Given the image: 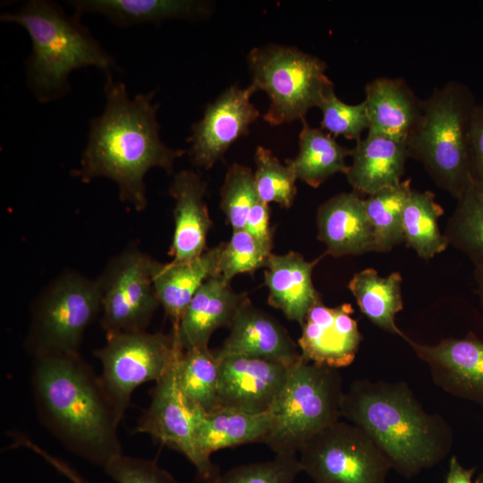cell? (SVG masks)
I'll use <instances>...</instances> for the list:
<instances>
[{"instance_id":"43","label":"cell","mask_w":483,"mask_h":483,"mask_svg":"<svg viewBox=\"0 0 483 483\" xmlns=\"http://www.w3.org/2000/svg\"><path fill=\"white\" fill-rule=\"evenodd\" d=\"M474 278L477 285V292L483 304V267L474 268Z\"/></svg>"},{"instance_id":"38","label":"cell","mask_w":483,"mask_h":483,"mask_svg":"<svg viewBox=\"0 0 483 483\" xmlns=\"http://www.w3.org/2000/svg\"><path fill=\"white\" fill-rule=\"evenodd\" d=\"M104 470L115 483H179L154 460L123 453L110 461Z\"/></svg>"},{"instance_id":"10","label":"cell","mask_w":483,"mask_h":483,"mask_svg":"<svg viewBox=\"0 0 483 483\" xmlns=\"http://www.w3.org/2000/svg\"><path fill=\"white\" fill-rule=\"evenodd\" d=\"M300 463L315 483H386L391 464L360 427L337 420L301 448Z\"/></svg>"},{"instance_id":"28","label":"cell","mask_w":483,"mask_h":483,"mask_svg":"<svg viewBox=\"0 0 483 483\" xmlns=\"http://www.w3.org/2000/svg\"><path fill=\"white\" fill-rule=\"evenodd\" d=\"M402 278L394 272L383 277L374 268L356 273L348 284L358 306L374 325L404 340L408 338L395 324V315L403 308Z\"/></svg>"},{"instance_id":"12","label":"cell","mask_w":483,"mask_h":483,"mask_svg":"<svg viewBox=\"0 0 483 483\" xmlns=\"http://www.w3.org/2000/svg\"><path fill=\"white\" fill-rule=\"evenodd\" d=\"M177 361V360H176ZM176 361L151 390L148 407L140 415L135 433H145L183 454L201 483H216L219 468L199 451L195 438L197 411L182 396L177 383Z\"/></svg>"},{"instance_id":"17","label":"cell","mask_w":483,"mask_h":483,"mask_svg":"<svg viewBox=\"0 0 483 483\" xmlns=\"http://www.w3.org/2000/svg\"><path fill=\"white\" fill-rule=\"evenodd\" d=\"M248 300L246 293L233 291L218 275L206 280L173 328L182 351L208 347L213 333L221 327L229 328Z\"/></svg>"},{"instance_id":"33","label":"cell","mask_w":483,"mask_h":483,"mask_svg":"<svg viewBox=\"0 0 483 483\" xmlns=\"http://www.w3.org/2000/svg\"><path fill=\"white\" fill-rule=\"evenodd\" d=\"M255 184L260 200L276 202L283 208L292 207L296 193L297 177L293 170L284 165L273 152L258 146L254 154Z\"/></svg>"},{"instance_id":"2","label":"cell","mask_w":483,"mask_h":483,"mask_svg":"<svg viewBox=\"0 0 483 483\" xmlns=\"http://www.w3.org/2000/svg\"><path fill=\"white\" fill-rule=\"evenodd\" d=\"M30 382L41 424L69 451L103 468L123 453L122 418L80 353L33 357Z\"/></svg>"},{"instance_id":"37","label":"cell","mask_w":483,"mask_h":483,"mask_svg":"<svg viewBox=\"0 0 483 483\" xmlns=\"http://www.w3.org/2000/svg\"><path fill=\"white\" fill-rule=\"evenodd\" d=\"M318 108L322 112L321 128L334 136L356 141L361 139L369 122L365 101L350 105L340 100L335 89L329 91Z\"/></svg>"},{"instance_id":"35","label":"cell","mask_w":483,"mask_h":483,"mask_svg":"<svg viewBox=\"0 0 483 483\" xmlns=\"http://www.w3.org/2000/svg\"><path fill=\"white\" fill-rule=\"evenodd\" d=\"M271 250L264 247L246 230L233 231L224 243L218 261L217 275L226 282L242 273H253L266 267Z\"/></svg>"},{"instance_id":"4","label":"cell","mask_w":483,"mask_h":483,"mask_svg":"<svg viewBox=\"0 0 483 483\" xmlns=\"http://www.w3.org/2000/svg\"><path fill=\"white\" fill-rule=\"evenodd\" d=\"M68 15L56 3L30 0L18 11L3 13L2 21L23 27L31 40V53L26 60V80L40 103L64 97L70 89V74L93 66L106 76L118 70L107 53L80 21Z\"/></svg>"},{"instance_id":"29","label":"cell","mask_w":483,"mask_h":483,"mask_svg":"<svg viewBox=\"0 0 483 483\" xmlns=\"http://www.w3.org/2000/svg\"><path fill=\"white\" fill-rule=\"evenodd\" d=\"M179 389L191 408L218 409L219 357L208 347L182 351L176 361Z\"/></svg>"},{"instance_id":"7","label":"cell","mask_w":483,"mask_h":483,"mask_svg":"<svg viewBox=\"0 0 483 483\" xmlns=\"http://www.w3.org/2000/svg\"><path fill=\"white\" fill-rule=\"evenodd\" d=\"M247 63L250 85L266 92L269 106L263 119L276 126L304 120L335 89L326 73V63L296 47L269 44L253 47Z\"/></svg>"},{"instance_id":"27","label":"cell","mask_w":483,"mask_h":483,"mask_svg":"<svg viewBox=\"0 0 483 483\" xmlns=\"http://www.w3.org/2000/svg\"><path fill=\"white\" fill-rule=\"evenodd\" d=\"M299 134V153L285 164L294 172L297 179L318 188L332 175L346 174L349 165L345 160L352 148L340 145L335 138L322 129L312 128L306 119L301 121Z\"/></svg>"},{"instance_id":"9","label":"cell","mask_w":483,"mask_h":483,"mask_svg":"<svg viewBox=\"0 0 483 483\" xmlns=\"http://www.w3.org/2000/svg\"><path fill=\"white\" fill-rule=\"evenodd\" d=\"M182 352L173 333L142 330L106 336V343L94 355L100 361L101 382L122 419L134 390L144 383L160 380Z\"/></svg>"},{"instance_id":"25","label":"cell","mask_w":483,"mask_h":483,"mask_svg":"<svg viewBox=\"0 0 483 483\" xmlns=\"http://www.w3.org/2000/svg\"><path fill=\"white\" fill-rule=\"evenodd\" d=\"M78 15L101 14L119 27L159 24L171 19L199 20L208 16L211 5L196 0H72Z\"/></svg>"},{"instance_id":"40","label":"cell","mask_w":483,"mask_h":483,"mask_svg":"<svg viewBox=\"0 0 483 483\" xmlns=\"http://www.w3.org/2000/svg\"><path fill=\"white\" fill-rule=\"evenodd\" d=\"M270 208L267 203L258 199L251 208L244 230L258 240L264 247L272 249V232L269 224Z\"/></svg>"},{"instance_id":"34","label":"cell","mask_w":483,"mask_h":483,"mask_svg":"<svg viewBox=\"0 0 483 483\" xmlns=\"http://www.w3.org/2000/svg\"><path fill=\"white\" fill-rule=\"evenodd\" d=\"M220 197V208L233 231L243 230L251 208L259 199L252 170L233 164L226 172Z\"/></svg>"},{"instance_id":"14","label":"cell","mask_w":483,"mask_h":483,"mask_svg":"<svg viewBox=\"0 0 483 483\" xmlns=\"http://www.w3.org/2000/svg\"><path fill=\"white\" fill-rule=\"evenodd\" d=\"M219 357L218 409L269 412L287 378L290 366L242 355Z\"/></svg>"},{"instance_id":"1","label":"cell","mask_w":483,"mask_h":483,"mask_svg":"<svg viewBox=\"0 0 483 483\" xmlns=\"http://www.w3.org/2000/svg\"><path fill=\"white\" fill-rule=\"evenodd\" d=\"M103 112L90 121L88 140L73 176L83 182L107 178L119 199L140 212L148 206L145 175L158 167L171 174L185 150L166 146L159 136V103L154 91L131 98L126 85L106 76Z\"/></svg>"},{"instance_id":"41","label":"cell","mask_w":483,"mask_h":483,"mask_svg":"<svg viewBox=\"0 0 483 483\" xmlns=\"http://www.w3.org/2000/svg\"><path fill=\"white\" fill-rule=\"evenodd\" d=\"M13 447H25L37 455L44 459L47 463L54 467L59 473L64 476L72 483H88L67 462L49 453L41 446L33 442L27 436L16 433L13 435Z\"/></svg>"},{"instance_id":"42","label":"cell","mask_w":483,"mask_h":483,"mask_svg":"<svg viewBox=\"0 0 483 483\" xmlns=\"http://www.w3.org/2000/svg\"><path fill=\"white\" fill-rule=\"evenodd\" d=\"M475 468L466 469L453 455L449 461L448 471L444 483H472Z\"/></svg>"},{"instance_id":"20","label":"cell","mask_w":483,"mask_h":483,"mask_svg":"<svg viewBox=\"0 0 483 483\" xmlns=\"http://www.w3.org/2000/svg\"><path fill=\"white\" fill-rule=\"evenodd\" d=\"M318 238L334 257L375 251L372 225L364 199L356 191L339 193L323 204L317 214Z\"/></svg>"},{"instance_id":"24","label":"cell","mask_w":483,"mask_h":483,"mask_svg":"<svg viewBox=\"0 0 483 483\" xmlns=\"http://www.w3.org/2000/svg\"><path fill=\"white\" fill-rule=\"evenodd\" d=\"M224 243L208 249L200 256L183 262L154 261L152 282L159 301L176 326L199 288L217 275Z\"/></svg>"},{"instance_id":"19","label":"cell","mask_w":483,"mask_h":483,"mask_svg":"<svg viewBox=\"0 0 483 483\" xmlns=\"http://www.w3.org/2000/svg\"><path fill=\"white\" fill-rule=\"evenodd\" d=\"M230 334L218 349L221 353L242 355L291 366L301 358L297 344L285 328L248 300L238 310Z\"/></svg>"},{"instance_id":"21","label":"cell","mask_w":483,"mask_h":483,"mask_svg":"<svg viewBox=\"0 0 483 483\" xmlns=\"http://www.w3.org/2000/svg\"><path fill=\"white\" fill-rule=\"evenodd\" d=\"M368 133L407 143L423 110L424 99L402 78L377 77L365 86Z\"/></svg>"},{"instance_id":"31","label":"cell","mask_w":483,"mask_h":483,"mask_svg":"<svg viewBox=\"0 0 483 483\" xmlns=\"http://www.w3.org/2000/svg\"><path fill=\"white\" fill-rule=\"evenodd\" d=\"M411 191V180L405 179L364 199L366 213L373 228L375 251L387 252L404 242L402 212Z\"/></svg>"},{"instance_id":"8","label":"cell","mask_w":483,"mask_h":483,"mask_svg":"<svg viewBox=\"0 0 483 483\" xmlns=\"http://www.w3.org/2000/svg\"><path fill=\"white\" fill-rule=\"evenodd\" d=\"M101 314L97 278L66 270L32 303L25 349L33 357L79 353L87 327Z\"/></svg>"},{"instance_id":"26","label":"cell","mask_w":483,"mask_h":483,"mask_svg":"<svg viewBox=\"0 0 483 483\" xmlns=\"http://www.w3.org/2000/svg\"><path fill=\"white\" fill-rule=\"evenodd\" d=\"M272 428L270 411L260 414L219 408L210 412L197 411L195 438L201 453L250 443H266Z\"/></svg>"},{"instance_id":"6","label":"cell","mask_w":483,"mask_h":483,"mask_svg":"<svg viewBox=\"0 0 483 483\" xmlns=\"http://www.w3.org/2000/svg\"><path fill=\"white\" fill-rule=\"evenodd\" d=\"M343 396L337 369L301 357L290 366L270 411L272 428L265 444L275 453H298L314 435L340 419Z\"/></svg>"},{"instance_id":"15","label":"cell","mask_w":483,"mask_h":483,"mask_svg":"<svg viewBox=\"0 0 483 483\" xmlns=\"http://www.w3.org/2000/svg\"><path fill=\"white\" fill-rule=\"evenodd\" d=\"M352 313L349 303L330 308L320 301L313 306L305 318L298 340L301 357L337 369L351 365L362 339Z\"/></svg>"},{"instance_id":"3","label":"cell","mask_w":483,"mask_h":483,"mask_svg":"<svg viewBox=\"0 0 483 483\" xmlns=\"http://www.w3.org/2000/svg\"><path fill=\"white\" fill-rule=\"evenodd\" d=\"M341 413L373 439L392 469L408 479L438 464L453 445L448 422L427 412L402 381L354 380L344 392Z\"/></svg>"},{"instance_id":"36","label":"cell","mask_w":483,"mask_h":483,"mask_svg":"<svg viewBox=\"0 0 483 483\" xmlns=\"http://www.w3.org/2000/svg\"><path fill=\"white\" fill-rule=\"evenodd\" d=\"M301 471L297 453H275L269 461L233 467L216 483H292Z\"/></svg>"},{"instance_id":"39","label":"cell","mask_w":483,"mask_h":483,"mask_svg":"<svg viewBox=\"0 0 483 483\" xmlns=\"http://www.w3.org/2000/svg\"><path fill=\"white\" fill-rule=\"evenodd\" d=\"M469 141L470 182L483 193V101L474 110Z\"/></svg>"},{"instance_id":"44","label":"cell","mask_w":483,"mask_h":483,"mask_svg":"<svg viewBox=\"0 0 483 483\" xmlns=\"http://www.w3.org/2000/svg\"><path fill=\"white\" fill-rule=\"evenodd\" d=\"M475 483H483V470L479 473V475L477 477Z\"/></svg>"},{"instance_id":"18","label":"cell","mask_w":483,"mask_h":483,"mask_svg":"<svg viewBox=\"0 0 483 483\" xmlns=\"http://www.w3.org/2000/svg\"><path fill=\"white\" fill-rule=\"evenodd\" d=\"M207 183L192 170L176 173L169 186L174 201V229L169 255L174 262L193 259L207 248V238L213 225L205 201Z\"/></svg>"},{"instance_id":"30","label":"cell","mask_w":483,"mask_h":483,"mask_svg":"<svg viewBox=\"0 0 483 483\" xmlns=\"http://www.w3.org/2000/svg\"><path fill=\"white\" fill-rule=\"evenodd\" d=\"M443 214L433 192L411 189L402 212V231L406 246L419 258H431L449 245L439 230L438 218Z\"/></svg>"},{"instance_id":"13","label":"cell","mask_w":483,"mask_h":483,"mask_svg":"<svg viewBox=\"0 0 483 483\" xmlns=\"http://www.w3.org/2000/svg\"><path fill=\"white\" fill-rule=\"evenodd\" d=\"M256 89L233 85L208 103L200 120L191 127L188 155L191 163L208 170L223 158L228 148L249 134L250 125L259 117L251 101Z\"/></svg>"},{"instance_id":"11","label":"cell","mask_w":483,"mask_h":483,"mask_svg":"<svg viewBox=\"0 0 483 483\" xmlns=\"http://www.w3.org/2000/svg\"><path fill=\"white\" fill-rule=\"evenodd\" d=\"M155 259L131 244L112 257L97 277L101 292L99 322L106 335L146 330L157 307Z\"/></svg>"},{"instance_id":"23","label":"cell","mask_w":483,"mask_h":483,"mask_svg":"<svg viewBox=\"0 0 483 483\" xmlns=\"http://www.w3.org/2000/svg\"><path fill=\"white\" fill-rule=\"evenodd\" d=\"M351 157L347 181L354 191L367 195L399 184L410 157L406 142L370 133L356 141Z\"/></svg>"},{"instance_id":"5","label":"cell","mask_w":483,"mask_h":483,"mask_svg":"<svg viewBox=\"0 0 483 483\" xmlns=\"http://www.w3.org/2000/svg\"><path fill=\"white\" fill-rule=\"evenodd\" d=\"M477 105L463 82L450 80L435 88L424 99L421 116L407 140L410 157L456 199L470 183L469 139Z\"/></svg>"},{"instance_id":"22","label":"cell","mask_w":483,"mask_h":483,"mask_svg":"<svg viewBox=\"0 0 483 483\" xmlns=\"http://www.w3.org/2000/svg\"><path fill=\"white\" fill-rule=\"evenodd\" d=\"M320 258L308 261L300 253L271 254L265 267L268 303L292 321L302 326L309 309L322 301L312 281V272Z\"/></svg>"},{"instance_id":"16","label":"cell","mask_w":483,"mask_h":483,"mask_svg":"<svg viewBox=\"0 0 483 483\" xmlns=\"http://www.w3.org/2000/svg\"><path fill=\"white\" fill-rule=\"evenodd\" d=\"M429 367L434 382L445 392L483 406V341L470 333L436 345L405 340Z\"/></svg>"},{"instance_id":"32","label":"cell","mask_w":483,"mask_h":483,"mask_svg":"<svg viewBox=\"0 0 483 483\" xmlns=\"http://www.w3.org/2000/svg\"><path fill=\"white\" fill-rule=\"evenodd\" d=\"M444 234L448 244L469 257L474 268L483 267V193L471 182L457 199Z\"/></svg>"}]
</instances>
